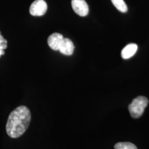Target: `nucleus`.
<instances>
[{
    "label": "nucleus",
    "mask_w": 149,
    "mask_h": 149,
    "mask_svg": "<svg viewBox=\"0 0 149 149\" xmlns=\"http://www.w3.org/2000/svg\"><path fill=\"white\" fill-rule=\"evenodd\" d=\"M73 42L69 38H64L60 44L59 51L65 55H71L74 50Z\"/></svg>",
    "instance_id": "6"
},
{
    "label": "nucleus",
    "mask_w": 149,
    "mask_h": 149,
    "mask_svg": "<svg viewBox=\"0 0 149 149\" xmlns=\"http://www.w3.org/2000/svg\"><path fill=\"white\" fill-rule=\"evenodd\" d=\"M115 149H138L137 147L129 142H120L114 145Z\"/></svg>",
    "instance_id": "9"
},
{
    "label": "nucleus",
    "mask_w": 149,
    "mask_h": 149,
    "mask_svg": "<svg viewBox=\"0 0 149 149\" xmlns=\"http://www.w3.org/2000/svg\"><path fill=\"white\" fill-rule=\"evenodd\" d=\"M31 113L27 107H17L10 114L6 126L7 134L11 138H19L29 127Z\"/></svg>",
    "instance_id": "1"
},
{
    "label": "nucleus",
    "mask_w": 149,
    "mask_h": 149,
    "mask_svg": "<svg viewBox=\"0 0 149 149\" xmlns=\"http://www.w3.org/2000/svg\"><path fill=\"white\" fill-rule=\"evenodd\" d=\"M113 4L117 8L118 10L125 13L128 11V7L123 0H111Z\"/></svg>",
    "instance_id": "8"
},
{
    "label": "nucleus",
    "mask_w": 149,
    "mask_h": 149,
    "mask_svg": "<svg viewBox=\"0 0 149 149\" xmlns=\"http://www.w3.org/2000/svg\"><path fill=\"white\" fill-rule=\"evenodd\" d=\"M48 6L46 2L44 0H36L31 5L29 12L34 16H43L47 11Z\"/></svg>",
    "instance_id": "3"
},
{
    "label": "nucleus",
    "mask_w": 149,
    "mask_h": 149,
    "mask_svg": "<svg viewBox=\"0 0 149 149\" xmlns=\"http://www.w3.org/2000/svg\"><path fill=\"white\" fill-rule=\"evenodd\" d=\"M138 50V45L136 44L131 43L126 45L121 53L123 59H128L133 56Z\"/></svg>",
    "instance_id": "7"
},
{
    "label": "nucleus",
    "mask_w": 149,
    "mask_h": 149,
    "mask_svg": "<svg viewBox=\"0 0 149 149\" xmlns=\"http://www.w3.org/2000/svg\"><path fill=\"white\" fill-rule=\"evenodd\" d=\"M63 39L64 37L62 34L58 33H54L48 37V45L53 50H59Z\"/></svg>",
    "instance_id": "5"
},
{
    "label": "nucleus",
    "mask_w": 149,
    "mask_h": 149,
    "mask_svg": "<svg viewBox=\"0 0 149 149\" xmlns=\"http://www.w3.org/2000/svg\"><path fill=\"white\" fill-rule=\"evenodd\" d=\"M148 103V99L144 96H139L134 99L128 107L130 116L135 119L140 117L144 113L145 109Z\"/></svg>",
    "instance_id": "2"
},
{
    "label": "nucleus",
    "mask_w": 149,
    "mask_h": 149,
    "mask_svg": "<svg viewBox=\"0 0 149 149\" xmlns=\"http://www.w3.org/2000/svg\"><path fill=\"white\" fill-rule=\"evenodd\" d=\"M72 8L74 12L81 17L86 16L89 12V8L85 0H72Z\"/></svg>",
    "instance_id": "4"
}]
</instances>
